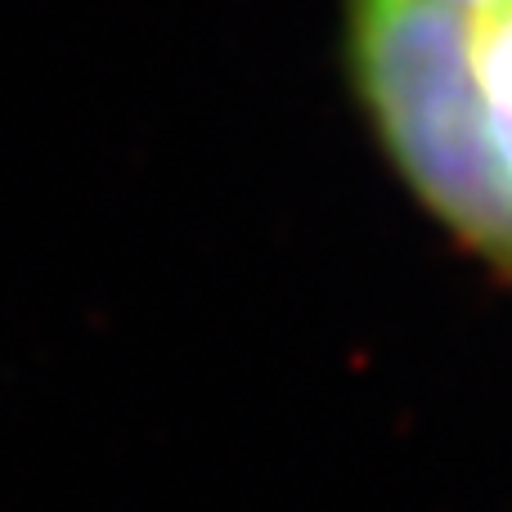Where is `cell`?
<instances>
[{"mask_svg": "<svg viewBox=\"0 0 512 512\" xmlns=\"http://www.w3.org/2000/svg\"><path fill=\"white\" fill-rule=\"evenodd\" d=\"M355 63L414 189L512 265V180L490 135L472 23L450 0H355Z\"/></svg>", "mask_w": 512, "mask_h": 512, "instance_id": "6da1fadb", "label": "cell"}, {"mask_svg": "<svg viewBox=\"0 0 512 512\" xmlns=\"http://www.w3.org/2000/svg\"><path fill=\"white\" fill-rule=\"evenodd\" d=\"M472 45H477V77L490 135H495L499 162L512 180V0L486 9V23L472 32Z\"/></svg>", "mask_w": 512, "mask_h": 512, "instance_id": "7a4b0ae2", "label": "cell"}, {"mask_svg": "<svg viewBox=\"0 0 512 512\" xmlns=\"http://www.w3.org/2000/svg\"><path fill=\"white\" fill-rule=\"evenodd\" d=\"M459 9H490V5H504V0H450Z\"/></svg>", "mask_w": 512, "mask_h": 512, "instance_id": "3957f363", "label": "cell"}]
</instances>
